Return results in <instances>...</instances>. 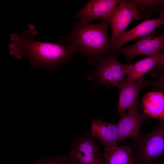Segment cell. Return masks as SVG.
I'll return each mask as SVG.
<instances>
[{
    "mask_svg": "<svg viewBox=\"0 0 164 164\" xmlns=\"http://www.w3.org/2000/svg\"><path fill=\"white\" fill-rule=\"evenodd\" d=\"M136 164H142L141 163H139V162H136Z\"/></svg>",
    "mask_w": 164,
    "mask_h": 164,
    "instance_id": "obj_22",
    "label": "cell"
},
{
    "mask_svg": "<svg viewBox=\"0 0 164 164\" xmlns=\"http://www.w3.org/2000/svg\"><path fill=\"white\" fill-rule=\"evenodd\" d=\"M57 157L68 164H105L100 147L90 132L76 136L68 154Z\"/></svg>",
    "mask_w": 164,
    "mask_h": 164,
    "instance_id": "obj_4",
    "label": "cell"
},
{
    "mask_svg": "<svg viewBox=\"0 0 164 164\" xmlns=\"http://www.w3.org/2000/svg\"><path fill=\"white\" fill-rule=\"evenodd\" d=\"M72 25L71 30L61 40L87 58L89 64L113 50L108 21L91 24L79 20L72 21Z\"/></svg>",
    "mask_w": 164,
    "mask_h": 164,
    "instance_id": "obj_2",
    "label": "cell"
},
{
    "mask_svg": "<svg viewBox=\"0 0 164 164\" xmlns=\"http://www.w3.org/2000/svg\"><path fill=\"white\" fill-rule=\"evenodd\" d=\"M121 0H90L74 15L75 19L87 23L97 19L108 21Z\"/></svg>",
    "mask_w": 164,
    "mask_h": 164,
    "instance_id": "obj_10",
    "label": "cell"
},
{
    "mask_svg": "<svg viewBox=\"0 0 164 164\" xmlns=\"http://www.w3.org/2000/svg\"><path fill=\"white\" fill-rule=\"evenodd\" d=\"M164 24V9L161 11L159 18L145 20L132 29L124 32L112 44V50H116L128 42L150 34Z\"/></svg>",
    "mask_w": 164,
    "mask_h": 164,
    "instance_id": "obj_11",
    "label": "cell"
},
{
    "mask_svg": "<svg viewBox=\"0 0 164 164\" xmlns=\"http://www.w3.org/2000/svg\"><path fill=\"white\" fill-rule=\"evenodd\" d=\"M158 28L164 31V24L160 26L159 27H158Z\"/></svg>",
    "mask_w": 164,
    "mask_h": 164,
    "instance_id": "obj_20",
    "label": "cell"
},
{
    "mask_svg": "<svg viewBox=\"0 0 164 164\" xmlns=\"http://www.w3.org/2000/svg\"><path fill=\"white\" fill-rule=\"evenodd\" d=\"M164 50V33L156 36L149 34L144 36L134 44L123 46L116 50L131 61L138 56H151Z\"/></svg>",
    "mask_w": 164,
    "mask_h": 164,
    "instance_id": "obj_8",
    "label": "cell"
},
{
    "mask_svg": "<svg viewBox=\"0 0 164 164\" xmlns=\"http://www.w3.org/2000/svg\"><path fill=\"white\" fill-rule=\"evenodd\" d=\"M92 136L105 147L110 149L119 146L118 134L116 125L105 122L98 117L92 119L91 127Z\"/></svg>",
    "mask_w": 164,
    "mask_h": 164,
    "instance_id": "obj_12",
    "label": "cell"
},
{
    "mask_svg": "<svg viewBox=\"0 0 164 164\" xmlns=\"http://www.w3.org/2000/svg\"><path fill=\"white\" fill-rule=\"evenodd\" d=\"M143 113L160 121L164 120V93L162 91L147 93L142 99Z\"/></svg>",
    "mask_w": 164,
    "mask_h": 164,
    "instance_id": "obj_13",
    "label": "cell"
},
{
    "mask_svg": "<svg viewBox=\"0 0 164 164\" xmlns=\"http://www.w3.org/2000/svg\"><path fill=\"white\" fill-rule=\"evenodd\" d=\"M116 50H112L102 55L90 64L93 67L87 79L94 83L89 89L93 91L100 87H118L126 78L127 64L118 60Z\"/></svg>",
    "mask_w": 164,
    "mask_h": 164,
    "instance_id": "obj_3",
    "label": "cell"
},
{
    "mask_svg": "<svg viewBox=\"0 0 164 164\" xmlns=\"http://www.w3.org/2000/svg\"><path fill=\"white\" fill-rule=\"evenodd\" d=\"M149 119V117L143 113L140 112L138 104L121 116L116 125L118 139L124 142L128 138L135 141L141 135V129L143 123Z\"/></svg>",
    "mask_w": 164,
    "mask_h": 164,
    "instance_id": "obj_7",
    "label": "cell"
},
{
    "mask_svg": "<svg viewBox=\"0 0 164 164\" xmlns=\"http://www.w3.org/2000/svg\"><path fill=\"white\" fill-rule=\"evenodd\" d=\"M33 164H68L58 159L57 156H48L41 158L33 162Z\"/></svg>",
    "mask_w": 164,
    "mask_h": 164,
    "instance_id": "obj_17",
    "label": "cell"
},
{
    "mask_svg": "<svg viewBox=\"0 0 164 164\" xmlns=\"http://www.w3.org/2000/svg\"><path fill=\"white\" fill-rule=\"evenodd\" d=\"M139 11L143 9L155 8H164V0H133Z\"/></svg>",
    "mask_w": 164,
    "mask_h": 164,
    "instance_id": "obj_16",
    "label": "cell"
},
{
    "mask_svg": "<svg viewBox=\"0 0 164 164\" xmlns=\"http://www.w3.org/2000/svg\"><path fill=\"white\" fill-rule=\"evenodd\" d=\"M153 164H164V161L162 162H155Z\"/></svg>",
    "mask_w": 164,
    "mask_h": 164,
    "instance_id": "obj_21",
    "label": "cell"
},
{
    "mask_svg": "<svg viewBox=\"0 0 164 164\" xmlns=\"http://www.w3.org/2000/svg\"><path fill=\"white\" fill-rule=\"evenodd\" d=\"M162 51L131 64H127L125 69L128 80L135 81L141 79L147 72L153 69L161 57Z\"/></svg>",
    "mask_w": 164,
    "mask_h": 164,
    "instance_id": "obj_14",
    "label": "cell"
},
{
    "mask_svg": "<svg viewBox=\"0 0 164 164\" xmlns=\"http://www.w3.org/2000/svg\"><path fill=\"white\" fill-rule=\"evenodd\" d=\"M141 13L133 0H121L114 9L108 22L111 26L112 44L125 31L133 19L139 20Z\"/></svg>",
    "mask_w": 164,
    "mask_h": 164,
    "instance_id": "obj_6",
    "label": "cell"
},
{
    "mask_svg": "<svg viewBox=\"0 0 164 164\" xmlns=\"http://www.w3.org/2000/svg\"><path fill=\"white\" fill-rule=\"evenodd\" d=\"M28 29L20 34L12 33V42L8 46L10 54L15 58L25 57L30 62L31 69L40 67L43 70L58 71L70 63L77 54L72 47L64 43L61 40L53 43L39 41L34 37L39 32L34 25L29 24Z\"/></svg>",
    "mask_w": 164,
    "mask_h": 164,
    "instance_id": "obj_1",
    "label": "cell"
},
{
    "mask_svg": "<svg viewBox=\"0 0 164 164\" xmlns=\"http://www.w3.org/2000/svg\"><path fill=\"white\" fill-rule=\"evenodd\" d=\"M152 85L154 90L162 91L164 90V73L159 75L157 80Z\"/></svg>",
    "mask_w": 164,
    "mask_h": 164,
    "instance_id": "obj_19",
    "label": "cell"
},
{
    "mask_svg": "<svg viewBox=\"0 0 164 164\" xmlns=\"http://www.w3.org/2000/svg\"><path fill=\"white\" fill-rule=\"evenodd\" d=\"M164 70V50L162 51L161 57L156 66L151 70L150 73L151 75L156 76L160 71Z\"/></svg>",
    "mask_w": 164,
    "mask_h": 164,
    "instance_id": "obj_18",
    "label": "cell"
},
{
    "mask_svg": "<svg viewBox=\"0 0 164 164\" xmlns=\"http://www.w3.org/2000/svg\"><path fill=\"white\" fill-rule=\"evenodd\" d=\"M153 81L143 77L135 81L125 78L119 85L118 108L116 116H121L134 105L138 104V95L140 91L145 87L153 85Z\"/></svg>",
    "mask_w": 164,
    "mask_h": 164,
    "instance_id": "obj_9",
    "label": "cell"
},
{
    "mask_svg": "<svg viewBox=\"0 0 164 164\" xmlns=\"http://www.w3.org/2000/svg\"><path fill=\"white\" fill-rule=\"evenodd\" d=\"M135 141L136 161L142 164H153L164 154V120L152 132L141 135Z\"/></svg>",
    "mask_w": 164,
    "mask_h": 164,
    "instance_id": "obj_5",
    "label": "cell"
},
{
    "mask_svg": "<svg viewBox=\"0 0 164 164\" xmlns=\"http://www.w3.org/2000/svg\"><path fill=\"white\" fill-rule=\"evenodd\" d=\"M133 147L122 145L110 149H105L102 154L105 164H136L132 155Z\"/></svg>",
    "mask_w": 164,
    "mask_h": 164,
    "instance_id": "obj_15",
    "label": "cell"
}]
</instances>
